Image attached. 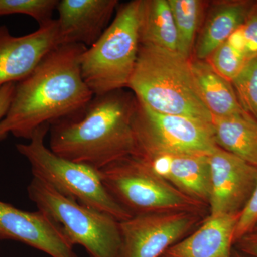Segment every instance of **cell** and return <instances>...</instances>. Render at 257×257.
I'll return each mask as SVG.
<instances>
[{
	"label": "cell",
	"mask_w": 257,
	"mask_h": 257,
	"mask_svg": "<svg viewBox=\"0 0 257 257\" xmlns=\"http://www.w3.org/2000/svg\"><path fill=\"white\" fill-rule=\"evenodd\" d=\"M87 47L62 45L50 52L28 77L16 83L14 96L0 126L4 140H30L37 128L78 114L94 94L82 77L81 58Z\"/></svg>",
	"instance_id": "6da1fadb"
},
{
	"label": "cell",
	"mask_w": 257,
	"mask_h": 257,
	"mask_svg": "<svg viewBox=\"0 0 257 257\" xmlns=\"http://www.w3.org/2000/svg\"><path fill=\"white\" fill-rule=\"evenodd\" d=\"M135 94L118 89L94 95L78 114L50 125V149L62 158L100 170L138 152Z\"/></svg>",
	"instance_id": "7a4b0ae2"
},
{
	"label": "cell",
	"mask_w": 257,
	"mask_h": 257,
	"mask_svg": "<svg viewBox=\"0 0 257 257\" xmlns=\"http://www.w3.org/2000/svg\"><path fill=\"white\" fill-rule=\"evenodd\" d=\"M128 88L148 109L212 124L213 116L198 89L192 61L172 52L140 45Z\"/></svg>",
	"instance_id": "3957f363"
},
{
	"label": "cell",
	"mask_w": 257,
	"mask_h": 257,
	"mask_svg": "<svg viewBox=\"0 0 257 257\" xmlns=\"http://www.w3.org/2000/svg\"><path fill=\"white\" fill-rule=\"evenodd\" d=\"M143 0L124 3L108 28L81 58L84 82L94 95L128 87L138 60Z\"/></svg>",
	"instance_id": "277c9868"
},
{
	"label": "cell",
	"mask_w": 257,
	"mask_h": 257,
	"mask_svg": "<svg viewBox=\"0 0 257 257\" xmlns=\"http://www.w3.org/2000/svg\"><path fill=\"white\" fill-rule=\"evenodd\" d=\"M50 124L37 128L27 144H18L17 150L30 163L33 177L45 182L65 197L116 220L130 219L133 214L107 192L99 170L90 166L66 160L45 146V138Z\"/></svg>",
	"instance_id": "5b68a950"
},
{
	"label": "cell",
	"mask_w": 257,
	"mask_h": 257,
	"mask_svg": "<svg viewBox=\"0 0 257 257\" xmlns=\"http://www.w3.org/2000/svg\"><path fill=\"white\" fill-rule=\"evenodd\" d=\"M28 193L38 210L60 225L72 246L80 245L89 257H119V221L113 216L65 197L35 177Z\"/></svg>",
	"instance_id": "8992f818"
},
{
	"label": "cell",
	"mask_w": 257,
	"mask_h": 257,
	"mask_svg": "<svg viewBox=\"0 0 257 257\" xmlns=\"http://www.w3.org/2000/svg\"><path fill=\"white\" fill-rule=\"evenodd\" d=\"M107 192L133 215L165 211H202L197 202L156 175L138 154L115 161L99 170Z\"/></svg>",
	"instance_id": "52a82bcc"
},
{
	"label": "cell",
	"mask_w": 257,
	"mask_h": 257,
	"mask_svg": "<svg viewBox=\"0 0 257 257\" xmlns=\"http://www.w3.org/2000/svg\"><path fill=\"white\" fill-rule=\"evenodd\" d=\"M138 101L134 120L138 154L209 156L218 148L212 124L187 116L155 112Z\"/></svg>",
	"instance_id": "ba28073f"
},
{
	"label": "cell",
	"mask_w": 257,
	"mask_h": 257,
	"mask_svg": "<svg viewBox=\"0 0 257 257\" xmlns=\"http://www.w3.org/2000/svg\"><path fill=\"white\" fill-rule=\"evenodd\" d=\"M202 220V211H165L135 214L120 221L119 257H161Z\"/></svg>",
	"instance_id": "9c48e42d"
},
{
	"label": "cell",
	"mask_w": 257,
	"mask_h": 257,
	"mask_svg": "<svg viewBox=\"0 0 257 257\" xmlns=\"http://www.w3.org/2000/svg\"><path fill=\"white\" fill-rule=\"evenodd\" d=\"M210 216L240 214L257 182V167L218 147L209 155Z\"/></svg>",
	"instance_id": "30bf717a"
},
{
	"label": "cell",
	"mask_w": 257,
	"mask_h": 257,
	"mask_svg": "<svg viewBox=\"0 0 257 257\" xmlns=\"http://www.w3.org/2000/svg\"><path fill=\"white\" fill-rule=\"evenodd\" d=\"M13 240L51 257H78L60 225L42 211L22 210L0 201V241Z\"/></svg>",
	"instance_id": "8fae6325"
},
{
	"label": "cell",
	"mask_w": 257,
	"mask_h": 257,
	"mask_svg": "<svg viewBox=\"0 0 257 257\" xmlns=\"http://www.w3.org/2000/svg\"><path fill=\"white\" fill-rule=\"evenodd\" d=\"M60 45L57 20L20 37L12 35L6 25H0V88L28 77L40 62Z\"/></svg>",
	"instance_id": "7c38bea8"
},
{
	"label": "cell",
	"mask_w": 257,
	"mask_h": 257,
	"mask_svg": "<svg viewBox=\"0 0 257 257\" xmlns=\"http://www.w3.org/2000/svg\"><path fill=\"white\" fill-rule=\"evenodd\" d=\"M116 0H61L57 10L61 45L89 48L102 35L117 5Z\"/></svg>",
	"instance_id": "4fadbf2b"
},
{
	"label": "cell",
	"mask_w": 257,
	"mask_h": 257,
	"mask_svg": "<svg viewBox=\"0 0 257 257\" xmlns=\"http://www.w3.org/2000/svg\"><path fill=\"white\" fill-rule=\"evenodd\" d=\"M156 175L194 200L208 205L211 177L209 156L139 153Z\"/></svg>",
	"instance_id": "5bb4252c"
},
{
	"label": "cell",
	"mask_w": 257,
	"mask_h": 257,
	"mask_svg": "<svg viewBox=\"0 0 257 257\" xmlns=\"http://www.w3.org/2000/svg\"><path fill=\"white\" fill-rule=\"evenodd\" d=\"M239 214L209 216L192 234L169 248L161 257H232Z\"/></svg>",
	"instance_id": "9a60e30c"
},
{
	"label": "cell",
	"mask_w": 257,
	"mask_h": 257,
	"mask_svg": "<svg viewBox=\"0 0 257 257\" xmlns=\"http://www.w3.org/2000/svg\"><path fill=\"white\" fill-rule=\"evenodd\" d=\"M253 3L224 2L211 12L196 45L197 60H207L211 55L246 21Z\"/></svg>",
	"instance_id": "2e32d148"
},
{
	"label": "cell",
	"mask_w": 257,
	"mask_h": 257,
	"mask_svg": "<svg viewBox=\"0 0 257 257\" xmlns=\"http://www.w3.org/2000/svg\"><path fill=\"white\" fill-rule=\"evenodd\" d=\"M193 74L204 104L214 117L243 114L232 84L218 73L208 60L192 61Z\"/></svg>",
	"instance_id": "e0dca14e"
},
{
	"label": "cell",
	"mask_w": 257,
	"mask_h": 257,
	"mask_svg": "<svg viewBox=\"0 0 257 257\" xmlns=\"http://www.w3.org/2000/svg\"><path fill=\"white\" fill-rule=\"evenodd\" d=\"M216 145L257 167V120L246 112L213 118Z\"/></svg>",
	"instance_id": "ac0fdd59"
},
{
	"label": "cell",
	"mask_w": 257,
	"mask_h": 257,
	"mask_svg": "<svg viewBox=\"0 0 257 257\" xmlns=\"http://www.w3.org/2000/svg\"><path fill=\"white\" fill-rule=\"evenodd\" d=\"M140 45L178 52V37L168 0H143Z\"/></svg>",
	"instance_id": "d6986e66"
},
{
	"label": "cell",
	"mask_w": 257,
	"mask_h": 257,
	"mask_svg": "<svg viewBox=\"0 0 257 257\" xmlns=\"http://www.w3.org/2000/svg\"><path fill=\"white\" fill-rule=\"evenodd\" d=\"M168 3L177 29L178 52L190 59L204 3L199 0H168Z\"/></svg>",
	"instance_id": "ffe728a7"
},
{
	"label": "cell",
	"mask_w": 257,
	"mask_h": 257,
	"mask_svg": "<svg viewBox=\"0 0 257 257\" xmlns=\"http://www.w3.org/2000/svg\"><path fill=\"white\" fill-rule=\"evenodd\" d=\"M231 82L243 111L257 120V57L248 61Z\"/></svg>",
	"instance_id": "44dd1931"
},
{
	"label": "cell",
	"mask_w": 257,
	"mask_h": 257,
	"mask_svg": "<svg viewBox=\"0 0 257 257\" xmlns=\"http://www.w3.org/2000/svg\"><path fill=\"white\" fill-rule=\"evenodd\" d=\"M57 0H0V17L22 14L31 17L40 26L52 20Z\"/></svg>",
	"instance_id": "7402d4cb"
},
{
	"label": "cell",
	"mask_w": 257,
	"mask_h": 257,
	"mask_svg": "<svg viewBox=\"0 0 257 257\" xmlns=\"http://www.w3.org/2000/svg\"><path fill=\"white\" fill-rule=\"evenodd\" d=\"M209 60L216 72L230 82L248 62L245 54L235 48L228 40L214 51Z\"/></svg>",
	"instance_id": "603a6c76"
},
{
	"label": "cell",
	"mask_w": 257,
	"mask_h": 257,
	"mask_svg": "<svg viewBox=\"0 0 257 257\" xmlns=\"http://www.w3.org/2000/svg\"><path fill=\"white\" fill-rule=\"evenodd\" d=\"M257 225V182L252 194L239 214L235 230V243L253 231Z\"/></svg>",
	"instance_id": "cb8c5ba5"
},
{
	"label": "cell",
	"mask_w": 257,
	"mask_h": 257,
	"mask_svg": "<svg viewBox=\"0 0 257 257\" xmlns=\"http://www.w3.org/2000/svg\"><path fill=\"white\" fill-rule=\"evenodd\" d=\"M243 28L246 42L245 55L249 61L257 57V3H253Z\"/></svg>",
	"instance_id": "d4e9b609"
},
{
	"label": "cell",
	"mask_w": 257,
	"mask_h": 257,
	"mask_svg": "<svg viewBox=\"0 0 257 257\" xmlns=\"http://www.w3.org/2000/svg\"><path fill=\"white\" fill-rule=\"evenodd\" d=\"M235 244L238 251L249 257H257V231H251L238 240Z\"/></svg>",
	"instance_id": "484cf974"
},
{
	"label": "cell",
	"mask_w": 257,
	"mask_h": 257,
	"mask_svg": "<svg viewBox=\"0 0 257 257\" xmlns=\"http://www.w3.org/2000/svg\"><path fill=\"white\" fill-rule=\"evenodd\" d=\"M16 83H9L0 88V126L9 109L15 90ZM0 135V140H3Z\"/></svg>",
	"instance_id": "4316f807"
},
{
	"label": "cell",
	"mask_w": 257,
	"mask_h": 257,
	"mask_svg": "<svg viewBox=\"0 0 257 257\" xmlns=\"http://www.w3.org/2000/svg\"><path fill=\"white\" fill-rule=\"evenodd\" d=\"M232 257H249L243 254L242 253L239 252L238 250H233Z\"/></svg>",
	"instance_id": "83f0119b"
},
{
	"label": "cell",
	"mask_w": 257,
	"mask_h": 257,
	"mask_svg": "<svg viewBox=\"0 0 257 257\" xmlns=\"http://www.w3.org/2000/svg\"><path fill=\"white\" fill-rule=\"evenodd\" d=\"M253 231H257V225H256V227H255V229H253Z\"/></svg>",
	"instance_id": "f1b7e54d"
}]
</instances>
